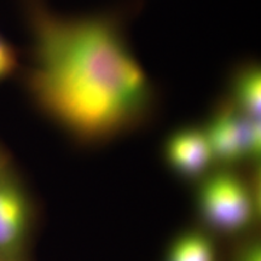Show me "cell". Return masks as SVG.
<instances>
[{"instance_id":"obj_1","label":"cell","mask_w":261,"mask_h":261,"mask_svg":"<svg viewBox=\"0 0 261 261\" xmlns=\"http://www.w3.org/2000/svg\"><path fill=\"white\" fill-rule=\"evenodd\" d=\"M23 2L33 41L24 80L35 103L85 140L107 138L135 122L152 87L120 17H65L44 0Z\"/></svg>"},{"instance_id":"obj_2","label":"cell","mask_w":261,"mask_h":261,"mask_svg":"<svg viewBox=\"0 0 261 261\" xmlns=\"http://www.w3.org/2000/svg\"><path fill=\"white\" fill-rule=\"evenodd\" d=\"M200 207L205 220L225 232H234L253 219L254 201L247 185L230 173H218L200 191Z\"/></svg>"},{"instance_id":"obj_3","label":"cell","mask_w":261,"mask_h":261,"mask_svg":"<svg viewBox=\"0 0 261 261\" xmlns=\"http://www.w3.org/2000/svg\"><path fill=\"white\" fill-rule=\"evenodd\" d=\"M213 159L234 163L260 156V121L241 114L232 104H223L204 130Z\"/></svg>"},{"instance_id":"obj_4","label":"cell","mask_w":261,"mask_h":261,"mask_svg":"<svg viewBox=\"0 0 261 261\" xmlns=\"http://www.w3.org/2000/svg\"><path fill=\"white\" fill-rule=\"evenodd\" d=\"M28 225L24 195L11 179L0 174V254L11 255L23 242Z\"/></svg>"},{"instance_id":"obj_5","label":"cell","mask_w":261,"mask_h":261,"mask_svg":"<svg viewBox=\"0 0 261 261\" xmlns=\"http://www.w3.org/2000/svg\"><path fill=\"white\" fill-rule=\"evenodd\" d=\"M166 158L175 171L194 177L208 168L213 154L204 130L185 128L169 137Z\"/></svg>"},{"instance_id":"obj_6","label":"cell","mask_w":261,"mask_h":261,"mask_svg":"<svg viewBox=\"0 0 261 261\" xmlns=\"http://www.w3.org/2000/svg\"><path fill=\"white\" fill-rule=\"evenodd\" d=\"M232 77L233 103L231 104L242 115L260 121V67L256 63H247L238 68Z\"/></svg>"},{"instance_id":"obj_7","label":"cell","mask_w":261,"mask_h":261,"mask_svg":"<svg viewBox=\"0 0 261 261\" xmlns=\"http://www.w3.org/2000/svg\"><path fill=\"white\" fill-rule=\"evenodd\" d=\"M168 261H215L214 246L202 233L184 234L172 246Z\"/></svg>"},{"instance_id":"obj_8","label":"cell","mask_w":261,"mask_h":261,"mask_svg":"<svg viewBox=\"0 0 261 261\" xmlns=\"http://www.w3.org/2000/svg\"><path fill=\"white\" fill-rule=\"evenodd\" d=\"M19 69L17 51L0 35V81L8 79Z\"/></svg>"},{"instance_id":"obj_9","label":"cell","mask_w":261,"mask_h":261,"mask_svg":"<svg viewBox=\"0 0 261 261\" xmlns=\"http://www.w3.org/2000/svg\"><path fill=\"white\" fill-rule=\"evenodd\" d=\"M238 261H261V250L259 244L254 243L242 250L238 256Z\"/></svg>"},{"instance_id":"obj_10","label":"cell","mask_w":261,"mask_h":261,"mask_svg":"<svg viewBox=\"0 0 261 261\" xmlns=\"http://www.w3.org/2000/svg\"><path fill=\"white\" fill-rule=\"evenodd\" d=\"M0 163H2V155H0Z\"/></svg>"}]
</instances>
